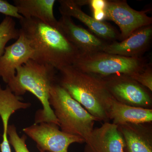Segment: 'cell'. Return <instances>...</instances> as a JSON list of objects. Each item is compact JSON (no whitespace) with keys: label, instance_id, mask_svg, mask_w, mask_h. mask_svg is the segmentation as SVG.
<instances>
[{"label":"cell","instance_id":"6da1fadb","mask_svg":"<svg viewBox=\"0 0 152 152\" xmlns=\"http://www.w3.org/2000/svg\"><path fill=\"white\" fill-rule=\"evenodd\" d=\"M20 32L29 41L34 52L33 60L59 70L72 65L80 52L56 28L38 19L20 20Z\"/></svg>","mask_w":152,"mask_h":152},{"label":"cell","instance_id":"7a4b0ae2","mask_svg":"<svg viewBox=\"0 0 152 152\" xmlns=\"http://www.w3.org/2000/svg\"><path fill=\"white\" fill-rule=\"evenodd\" d=\"M56 82L97 121L107 122L112 96L102 78L84 72L72 65L58 70Z\"/></svg>","mask_w":152,"mask_h":152},{"label":"cell","instance_id":"3957f363","mask_svg":"<svg viewBox=\"0 0 152 152\" xmlns=\"http://www.w3.org/2000/svg\"><path fill=\"white\" fill-rule=\"evenodd\" d=\"M57 71L51 66L31 59L17 68L15 78L7 86L16 96L28 91L40 102L43 109L36 113L35 124L53 123L59 126L49 103L51 89L56 82Z\"/></svg>","mask_w":152,"mask_h":152},{"label":"cell","instance_id":"277c9868","mask_svg":"<svg viewBox=\"0 0 152 152\" xmlns=\"http://www.w3.org/2000/svg\"><path fill=\"white\" fill-rule=\"evenodd\" d=\"M49 103L61 131L79 136L86 142L94 129L97 120L73 99L57 82L52 86Z\"/></svg>","mask_w":152,"mask_h":152},{"label":"cell","instance_id":"5b68a950","mask_svg":"<svg viewBox=\"0 0 152 152\" xmlns=\"http://www.w3.org/2000/svg\"><path fill=\"white\" fill-rule=\"evenodd\" d=\"M148 63L143 57H126L99 51L80 53L72 66L100 78L118 74L130 76L141 72Z\"/></svg>","mask_w":152,"mask_h":152},{"label":"cell","instance_id":"8992f818","mask_svg":"<svg viewBox=\"0 0 152 152\" xmlns=\"http://www.w3.org/2000/svg\"><path fill=\"white\" fill-rule=\"evenodd\" d=\"M114 99L133 107L151 109V92L128 75L118 74L102 78Z\"/></svg>","mask_w":152,"mask_h":152},{"label":"cell","instance_id":"52a82bcc","mask_svg":"<svg viewBox=\"0 0 152 152\" xmlns=\"http://www.w3.org/2000/svg\"><path fill=\"white\" fill-rule=\"evenodd\" d=\"M23 132L37 144L39 151L68 152V148L74 143H86L79 136L60 130L59 126L53 123L42 122L25 128Z\"/></svg>","mask_w":152,"mask_h":152},{"label":"cell","instance_id":"ba28073f","mask_svg":"<svg viewBox=\"0 0 152 152\" xmlns=\"http://www.w3.org/2000/svg\"><path fill=\"white\" fill-rule=\"evenodd\" d=\"M104 11L105 20L113 21L119 28L121 41L137 30L152 24V18L148 16L145 11L134 10L125 0H105Z\"/></svg>","mask_w":152,"mask_h":152},{"label":"cell","instance_id":"9c48e42d","mask_svg":"<svg viewBox=\"0 0 152 152\" xmlns=\"http://www.w3.org/2000/svg\"><path fill=\"white\" fill-rule=\"evenodd\" d=\"M20 32L17 41L6 47L0 58V77L7 84L15 78L17 68L34 58V52L29 41L20 31Z\"/></svg>","mask_w":152,"mask_h":152},{"label":"cell","instance_id":"30bf717a","mask_svg":"<svg viewBox=\"0 0 152 152\" xmlns=\"http://www.w3.org/2000/svg\"><path fill=\"white\" fill-rule=\"evenodd\" d=\"M58 29L80 53L102 51L107 42L84 28L77 25L72 18L61 15L58 21Z\"/></svg>","mask_w":152,"mask_h":152},{"label":"cell","instance_id":"8fae6325","mask_svg":"<svg viewBox=\"0 0 152 152\" xmlns=\"http://www.w3.org/2000/svg\"><path fill=\"white\" fill-rule=\"evenodd\" d=\"M86 143L85 152H127L118 125L109 122L94 129Z\"/></svg>","mask_w":152,"mask_h":152},{"label":"cell","instance_id":"7c38bea8","mask_svg":"<svg viewBox=\"0 0 152 152\" xmlns=\"http://www.w3.org/2000/svg\"><path fill=\"white\" fill-rule=\"evenodd\" d=\"M152 39V25L137 30L126 39L107 43L102 52L126 57H141L147 51Z\"/></svg>","mask_w":152,"mask_h":152},{"label":"cell","instance_id":"4fadbf2b","mask_svg":"<svg viewBox=\"0 0 152 152\" xmlns=\"http://www.w3.org/2000/svg\"><path fill=\"white\" fill-rule=\"evenodd\" d=\"M59 10L61 15L77 19L88 28L92 33L103 40L114 42L120 39V34L111 25L97 20L85 13L75 0H59Z\"/></svg>","mask_w":152,"mask_h":152},{"label":"cell","instance_id":"5bb4252c","mask_svg":"<svg viewBox=\"0 0 152 152\" xmlns=\"http://www.w3.org/2000/svg\"><path fill=\"white\" fill-rule=\"evenodd\" d=\"M151 124H126L118 126L124 139L127 152H152Z\"/></svg>","mask_w":152,"mask_h":152},{"label":"cell","instance_id":"9a60e30c","mask_svg":"<svg viewBox=\"0 0 152 152\" xmlns=\"http://www.w3.org/2000/svg\"><path fill=\"white\" fill-rule=\"evenodd\" d=\"M108 116L113 124L119 126L126 124H146L152 122V109L125 104L112 98Z\"/></svg>","mask_w":152,"mask_h":152},{"label":"cell","instance_id":"2e32d148","mask_svg":"<svg viewBox=\"0 0 152 152\" xmlns=\"http://www.w3.org/2000/svg\"><path fill=\"white\" fill-rule=\"evenodd\" d=\"M55 0H15L14 6L25 18H35L58 29V21L54 16Z\"/></svg>","mask_w":152,"mask_h":152},{"label":"cell","instance_id":"e0dca14e","mask_svg":"<svg viewBox=\"0 0 152 152\" xmlns=\"http://www.w3.org/2000/svg\"><path fill=\"white\" fill-rule=\"evenodd\" d=\"M20 34V30L17 28L14 19L6 16L0 23V58L4 54L8 42L14 39H17Z\"/></svg>","mask_w":152,"mask_h":152},{"label":"cell","instance_id":"ac0fdd59","mask_svg":"<svg viewBox=\"0 0 152 152\" xmlns=\"http://www.w3.org/2000/svg\"><path fill=\"white\" fill-rule=\"evenodd\" d=\"M9 141L15 152H30L26 145L27 136L26 134L20 137L14 125H9L7 130Z\"/></svg>","mask_w":152,"mask_h":152},{"label":"cell","instance_id":"d6986e66","mask_svg":"<svg viewBox=\"0 0 152 152\" xmlns=\"http://www.w3.org/2000/svg\"><path fill=\"white\" fill-rule=\"evenodd\" d=\"M133 79L150 91H152V66L151 63L142 71L131 76Z\"/></svg>","mask_w":152,"mask_h":152},{"label":"cell","instance_id":"ffe728a7","mask_svg":"<svg viewBox=\"0 0 152 152\" xmlns=\"http://www.w3.org/2000/svg\"><path fill=\"white\" fill-rule=\"evenodd\" d=\"M0 13L12 18L20 20L23 18L19 14L15 6L11 4L7 1L0 0Z\"/></svg>","mask_w":152,"mask_h":152},{"label":"cell","instance_id":"44dd1931","mask_svg":"<svg viewBox=\"0 0 152 152\" xmlns=\"http://www.w3.org/2000/svg\"><path fill=\"white\" fill-rule=\"evenodd\" d=\"M88 5L91 6L93 10H104L105 0H90Z\"/></svg>","mask_w":152,"mask_h":152},{"label":"cell","instance_id":"7402d4cb","mask_svg":"<svg viewBox=\"0 0 152 152\" xmlns=\"http://www.w3.org/2000/svg\"><path fill=\"white\" fill-rule=\"evenodd\" d=\"M93 18L97 20L103 21V20H105V16L104 10H93Z\"/></svg>","mask_w":152,"mask_h":152},{"label":"cell","instance_id":"603a6c76","mask_svg":"<svg viewBox=\"0 0 152 152\" xmlns=\"http://www.w3.org/2000/svg\"><path fill=\"white\" fill-rule=\"evenodd\" d=\"M0 148L1 152H12L8 139H3L2 142L0 144Z\"/></svg>","mask_w":152,"mask_h":152},{"label":"cell","instance_id":"cb8c5ba5","mask_svg":"<svg viewBox=\"0 0 152 152\" xmlns=\"http://www.w3.org/2000/svg\"><path fill=\"white\" fill-rule=\"evenodd\" d=\"M40 152H46V151H39Z\"/></svg>","mask_w":152,"mask_h":152}]
</instances>
